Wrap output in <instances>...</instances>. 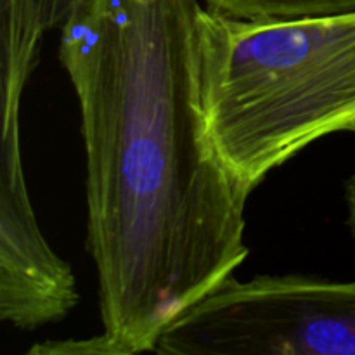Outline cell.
I'll return each mask as SVG.
<instances>
[{"label": "cell", "mask_w": 355, "mask_h": 355, "mask_svg": "<svg viewBox=\"0 0 355 355\" xmlns=\"http://www.w3.org/2000/svg\"><path fill=\"white\" fill-rule=\"evenodd\" d=\"M200 0H78L59 61L87 158V248L104 355L153 352L163 329L248 257L246 196L208 134Z\"/></svg>", "instance_id": "1"}, {"label": "cell", "mask_w": 355, "mask_h": 355, "mask_svg": "<svg viewBox=\"0 0 355 355\" xmlns=\"http://www.w3.org/2000/svg\"><path fill=\"white\" fill-rule=\"evenodd\" d=\"M71 266L38 225L21 156L19 107L2 113L0 155V319L23 331L59 322L78 304Z\"/></svg>", "instance_id": "4"}, {"label": "cell", "mask_w": 355, "mask_h": 355, "mask_svg": "<svg viewBox=\"0 0 355 355\" xmlns=\"http://www.w3.org/2000/svg\"><path fill=\"white\" fill-rule=\"evenodd\" d=\"M153 352L355 355V281L231 276L173 319Z\"/></svg>", "instance_id": "3"}, {"label": "cell", "mask_w": 355, "mask_h": 355, "mask_svg": "<svg viewBox=\"0 0 355 355\" xmlns=\"http://www.w3.org/2000/svg\"><path fill=\"white\" fill-rule=\"evenodd\" d=\"M196 38L208 134L246 196L318 139L355 134V10L241 19L200 7Z\"/></svg>", "instance_id": "2"}, {"label": "cell", "mask_w": 355, "mask_h": 355, "mask_svg": "<svg viewBox=\"0 0 355 355\" xmlns=\"http://www.w3.org/2000/svg\"><path fill=\"white\" fill-rule=\"evenodd\" d=\"M208 7L241 19H297L354 12L355 0H207Z\"/></svg>", "instance_id": "6"}, {"label": "cell", "mask_w": 355, "mask_h": 355, "mask_svg": "<svg viewBox=\"0 0 355 355\" xmlns=\"http://www.w3.org/2000/svg\"><path fill=\"white\" fill-rule=\"evenodd\" d=\"M345 198H347V210H349V227L355 238V172L345 184Z\"/></svg>", "instance_id": "7"}, {"label": "cell", "mask_w": 355, "mask_h": 355, "mask_svg": "<svg viewBox=\"0 0 355 355\" xmlns=\"http://www.w3.org/2000/svg\"><path fill=\"white\" fill-rule=\"evenodd\" d=\"M78 0H0L2 103L21 101L44 35L61 28Z\"/></svg>", "instance_id": "5"}]
</instances>
